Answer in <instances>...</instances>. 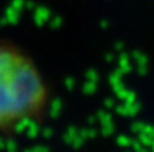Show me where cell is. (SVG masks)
I'll use <instances>...</instances> for the list:
<instances>
[{"label": "cell", "mask_w": 154, "mask_h": 152, "mask_svg": "<svg viewBox=\"0 0 154 152\" xmlns=\"http://www.w3.org/2000/svg\"><path fill=\"white\" fill-rule=\"evenodd\" d=\"M50 102V86L37 61L15 42L0 38V133L42 120Z\"/></svg>", "instance_id": "obj_1"}]
</instances>
